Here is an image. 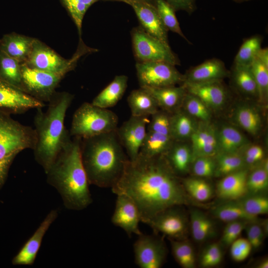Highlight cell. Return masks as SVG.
Masks as SVG:
<instances>
[{
	"label": "cell",
	"mask_w": 268,
	"mask_h": 268,
	"mask_svg": "<svg viewBox=\"0 0 268 268\" xmlns=\"http://www.w3.org/2000/svg\"><path fill=\"white\" fill-rule=\"evenodd\" d=\"M248 191L252 194H260L268 186V170L262 167L258 168L248 175L247 180Z\"/></svg>",
	"instance_id": "f6af8a7d"
},
{
	"label": "cell",
	"mask_w": 268,
	"mask_h": 268,
	"mask_svg": "<svg viewBox=\"0 0 268 268\" xmlns=\"http://www.w3.org/2000/svg\"><path fill=\"white\" fill-rule=\"evenodd\" d=\"M0 79L22 90L21 64L1 51Z\"/></svg>",
	"instance_id": "d6a6232c"
},
{
	"label": "cell",
	"mask_w": 268,
	"mask_h": 268,
	"mask_svg": "<svg viewBox=\"0 0 268 268\" xmlns=\"http://www.w3.org/2000/svg\"><path fill=\"white\" fill-rule=\"evenodd\" d=\"M17 154L12 155L0 160V189L4 184L7 178L9 170Z\"/></svg>",
	"instance_id": "db71d44e"
},
{
	"label": "cell",
	"mask_w": 268,
	"mask_h": 268,
	"mask_svg": "<svg viewBox=\"0 0 268 268\" xmlns=\"http://www.w3.org/2000/svg\"><path fill=\"white\" fill-rule=\"evenodd\" d=\"M256 57L265 65L268 66V49L267 48H261Z\"/></svg>",
	"instance_id": "11a10c76"
},
{
	"label": "cell",
	"mask_w": 268,
	"mask_h": 268,
	"mask_svg": "<svg viewBox=\"0 0 268 268\" xmlns=\"http://www.w3.org/2000/svg\"><path fill=\"white\" fill-rule=\"evenodd\" d=\"M173 255L176 262L184 268L195 266L196 258L194 250L190 243L182 240H170Z\"/></svg>",
	"instance_id": "74e56055"
},
{
	"label": "cell",
	"mask_w": 268,
	"mask_h": 268,
	"mask_svg": "<svg viewBox=\"0 0 268 268\" xmlns=\"http://www.w3.org/2000/svg\"><path fill=\"white\" fill-rule=\"evenodd\" d=\"M128 77L116 75L114 79L93 100L91 103L97 107L108 109L115 106L124 95L127 88Z\"/></svg>",
	"instance_id": "484cf974"
},
{
	"label": "cell",
	"mask_w": 268,
	"mask_h": 268,
	"mask_svg": "<svg viewBox=\"0 0 268 268\" xmlns=\"http://www.w3.org/2000/svg\"><path fill=\"white\" fill-rule=\"evenodd\" d=\"M242 156L246 164L252 165L261 161L264 156L263 148L258 145L248 144L244 149Z\"/></svg>",
	"instance_id": "816d5d0a"
},
{
	"label": "cell",
	"mask_w": 268,
	"mask_h": 268,
	"mask_svg": "<svg viewBox=\"0 0 268 268\" xmlns=\"http://www.w3.org/2000/svg\"><path fill=\"white\" fill-rule=\"evenodd\" d=\"M250 67L257 84L258 100L266 101L268 95V66L256 57Z\"/></svg>",
	"instance_id": "b9f144b4"
},
{
	"label": "cell",
	"mask_w": 268,
	"mask_h": 268,
	"mask_svg": "<svg viewBox=\"0 0 268 268\" xmlns=\"http://www.w3.org/2000/svg\"><path fill=\"white\" fill-rule=\"evenodd\" d=\"M95 51L97 50L85 45L80 38L76 52L71 59L67 60L35 38L31 53L23 64L31 68L61 74L65 76L75 68L78 60L81 56Z\"/></svg>",
	"instance_id": "8992f818"
},
{
	"label": "cell",
	"mask_w": 268,
	"mask_h": 268,
	"mask_svg": "<svg viewBox=\"0 0 268 268\" xmlns=\"http://www.w3.org/2000/svg\"><path fill=\"white\" fill-rule=\"evenodd\" d=\"M131 37L137 62L162 61L174 66L180 64L179 58L172 51L169 43L148 34L140 26L132 29Z\"/></svg>",
	"instance_id": "ba28073f"
},
{
	"label": "cell",
	"mask_w": 268,
	"mask_h": 268,
	"mask_svg": "<svg viewBox=\"0 0 268 268\" xmlns=\"http://www.w3.org/2000/svg\"><path fill=\"white\" fill-rule=\"evenodd\" d=\"M218 153H239L249 144V140L237 128L230 125L216 128Z\"/></svg>",
	"instance_id": "cb8c5ba5"
},
{
	"label": "cell",
	"mask_w": 268,
	"mask_h": 268,
	"mask_svg": "<svg viewBox=\"0 0 268 268\" xmlns=\"http://www.w3.org/2000/svg\"><path fill=\"white\" fill-rule=\"evenodd\" d=\"M174 206L156 214L143 223L154 232L160 233L170 240L184 239L187 231L185 215Z\"/></svg>",
	"instance_id": "8fae6325"
},
{
	"label": "cell",
	"mask_w": 268,
	"mask_h": 268,
	"mask_svg": "<svg viewBox=\"0 0 268 268\" xmlns=\"http://www.w3.org/2000/svg\"><path fill=\"white\" fill-rule=\"evenodd\" d=\"M22 90L36 99L48 102L64 75L30 67L21 64Z\"/></svg>",
	"instance_id": "30bf717a"
},
{
	"label": "cell",
	"mask_w": 268,
	"mask_h": 268,
	"mask_svg": "<svg viewBox=\"0 0 268 268\" xmlns=\"http://www.w3.org/2000/svg\"><path fill=\"white\" fill-rule=\"evenodd\" d=\"M58 215L57 210L53 209L49 212L34 234L13 257V265L32 266L34 263L43 239Z\"/></svg>",
	"instance_id": "2e32d148"
},
{
	"label": "cell",
	"mask_w": 268,
	"mask_h": 268,
	"mask_svg": "<svg viewBox=\"0 0 268 268\" xmlns=\"http://www.w3.org/2000/svg\"><path fill=\"white\" fill-rule=\"evenodd\" d=\"M111 222L122 229L130 237L132 234L140 235L139 228L141 221L140 213L133 200L124 194H118Z\"/></svg>",
	"instance_id": "9a60e30c"
},
{
	"label": "cell",
	"mask_w": 268,
	"mask_h": 268,
	"mask_svg": "<svg viewBox=\"0 0 268 268\" xmlns=\"http://www.w3.org/2000/svg\"><path fill=\"white\" fill-rule=\"evenodd\" d=\"M133 248L135 263L140 268H160L165 262L167 255L165 244L154 236L139 235Z\"/></svg>",
	"instance_id": "7c38bea8"
},
{
	"label": "cell",
	"mask_w": 268,
	"mask_h": 268,
	"mask_svg": "<svg viewBox=\"0 0 268 268\" xmlns=\"http://www.w3.org/2000/svg\"><path fill=\"white\" fill-rule=\"evenodd\" d=\"M239 201L246 211L252 215L258 217L268 212V199L266 196L252 194L250 196H245Z\"/></svg>",
	"instance_id": "7bdbcfd3"
},
{
	"label": "cell",
	"mask_w": 268,
	"mask_h": 268,
	"mask_svg": "<svg viewBox=\"0 0 268 268\" xmlns=\"http://www.w3.org/2000/svg\"><path fill=\"white\" fill-rule=\"evenodd\" d=\"M127 101L131 109V116L148 117L159 110L154 98L141 87L133 90L128 96Z\"/></svg>",
	"instance_id": "4316f807"
},
{
	"label": "cell",
	"mask_w": 268,
	"mask_h": 268,
	"mask_svg": "<svg viewBox=\"0 0 268 268\" xmlns=\"http://www.w3.org/2000/svg\"><path fill=\"white\" fill-rule=\"evenodd\" d=\"M133 8L140 27L148 34L168 43V29L162 22L155 5L144 1L128 3Z\"/></svg>",
	"instance_id": "e0dca14e"
},
{
	"label": "cell",
	"mask_w": 268,
	"mask_h": 268,
	"mask_svg": "<svg viewBox=\"0 0 268 268\" xmlns=\"http://www.w3.org/2000/svg\"><path fill=\"white\" fill-rule=\"evenodd\" d=\"M173 141L169 136L147 130L139 154L146 157L163 155Z\"/></svg>",
	"instance_id": "1f68e13d"
},
{
	"label": "cell",
	"mask_w": 268,
	"mask_h": 268,
	"mask_svg": "<svg viewBox=\"0 0 268 268\" xmlns=\"http://www.w3.org/2000/svg\"><path fill=\"white\" fill-rule=\"evenodd\" d=\"M190 219L192 236L196 241H203L213 234V223L202 212L193 210L191 212Z\"/></svg>",
	"instance_id": "e575fe53"
},
{
	"label": "cell",
	"mask_w": 268,
	"mask_h": 268,
	"mask_svg": "<svg viewBox=\"0 0 268 268\" xmlns=\"http://www.w3.org/2000/svg\"><path fill=\"white\" fill-rule=\"evenodd\" d=\"M112 0V1H123L128 3L129 2L131 1H144L150 4H152L155 5V0Z\"/></svg>",
	"instance_id": "9f6ffc18"
},
{
	"label": "cell",
	"mask_w": 268,
	"mask_h": 268,
	"mask_svg": "<svg viewBox=\"0 0 268 268\" xmlns=\"http://www.w3.org/2000/svg\"><path fill=\"white\" fill-rule=\"evenodd\" d=\"M81 139L73 137L45 173L47 182L59 193L67 209L81 210L92 202L81 156Z\"/></svg>",
	"instance_id": "7a4b0ae2"
},
{
	"label": "cell",
	"mask_w": 268,
	"mask_h": 268,
	"mask_svg": "<svg viewBox=\"0 0 268 268\" xmlns=\"http://www.w3.org/2000/svg\"><path fill=\"white\" fill-rule=\"evenodd\" d=\"M190 139L193 160L198 157H213L218 153L216 128L209 122L198 123Z\"/></svg>",
	"instance_id": "d6986e66"
},
{
	"label": "cell",
	"mask_w": 268,
	"mask_h": 268,
	"mask_svg": "<svg viewBox=\"0 0 268 268\" xmlns=\"http://www.w3.org/2000/svg\"><path fill=\"white\" fill-rule=\"evenodd\" d=\"M163 156L170 168L177 176L186 173L193 161L191 147L184 141L174 140Z\"/></svg>",
	"instance_id": "d4e9b609"
},
{
	"label": "cell",
	"mask_w": 268,
	"mask_h": 268,
	"mask_svg": "<svg viewBox=\"0 0 268 268\" xmlns=\"http://www.w3.org/2000/svg\"><path fill=\"white\" fill-rule=\"evenodd\" d=\"M197 121L181 108L171 114L170 135L172 138L178 141L190 139L198 126Z\"/></svg>",
	"instance_id": "83f0119b"
},
{
	"label": "cell",
	"mask_w": 268,
	"mask_h": 268,
	"mask_svg": "<svg viewBox=\"0 0 268 268\" xmlns=\"http://www.w3.org/2000/svg\"><path fill=\"white\" fill-rule=\"evenodd\" d=\"M230 245L231 257L236 262H241L247 259L252 249L248 240L244 238H238Z\"/></svg>",
	"instance_id": "f907efd6"
},
{
	"label": "cell",
	"mask_w": 268,
	"mask_h": 268,
	"mask_svg": "<svg viewBox=\"0 0 268 268\" xmlns=\"http://www.w3.org/2000/svg\"><path fill=\"white\" fill-rule=\"evenodd\" d=\"M81 156L89 184L112 188L129 159L116 130L81 139Z\"/></svg>",
	"instance_id": "3957f363"
},
{
	"label": "cell",
	"mask_w": 268,
	"mask_h": 268,
	"mask_svg": "<svg viewBox=\"0 0 268 268\" xmlns=\"http://www.w3.org/2000/svg\"><path fill=\"white\" fill-rule=\"evenodd\" d=\"M222 259V252L217 243L209 245L203 251L200 258V264L204 268H210L218 265Z\"/></svg>",
	"instance_id": "7dc6e473"
},
{
	"label": "cell",
	"mask_w": 268,
	"mask_h": 268,
	"mask_svg": "<svg viewBox=\"0 0 268 268\" xmlns=\"http://www.w3.org/2000/svg\"><path fill=\"white\" fill-rule=\"evenodd\" d=\"M182 183L186 192L198 201H206L213 195L210 185L202 179L188 178L184 180Z\"/></svg>",
	"instance_id": "ab89813d"
},
{
	"label": "cell",
	"mask_w": 268,
	"mask_h": 268,
	"mask_svg": "<svg viewBox=\"0 0 268 268\" xmlns=\"http://www.w3.org/2000/svg\"><path fill=\"white\" fill-rule=\"evenodd\" d=\"M36 142L34 129L13 119L0 111V160L21 151L33 150Z\"/></svg>",
	"instance_id": "52a82bcc"
},
{
	"label": "cell",
	"mask_w": 268,
	"mask_h": 268,
	"mask_svg": "<svg viewBox=\"0 0 268 268\" xmlns=\"http://www.w3.org/2000/svg\"><path fill=\"white\" fill-rule=\"evenodd\" d=\"M212 157L201 156L193 159V171L199 177H209L215 175V160Z\"/></svg>",
	"instance_id": "bcb514c9"
},
{
	"label": "cell",
	"mask_w": 268,
	"mask_h": 268,
	"mask_svg": "<svg viewBox=\"0 0 268 268\" xmlns=\"http://www.w3.org/2000/svg\"><path fill=\"white\" fill-rule=\"evenodd\" d=\"M235 123L242 129L252 135L260 132L262 126L260 113L254 107L247 104H240L234 113Z\"/></svg>",
	"instance_id": "f1b7e54d"
},
{
	"label": "cell",
	"mask_w": 268,
	"mask_h": 268,
	"mask_svg": "<svg viewBox=\"0 0 268 268\" xmlns=\"http://www.w3.org/2000/svg\"><path fill=\"white\" fill-rule=\"evenodd\" d=\"M68 10L81 38L82 21L88 9L95 2L101 0H62Z\"/></svg>",
	"instance_id": "60d3db41"
},
{
	"label": "cell",
	"mask_w": 268,
	"mask_h": 268,
	"mask_svg": "<svg viewBox=\"0 0 268 268\" xmlns=\"http://www.w3.org/2000/svg\"><path fill=\"white\" fill-rule=\"evenodd\" d=\"M229 75L230 73L222 61L217 59H212L188 70L184 74L183 84L220 81Z\"/></svg>",
	"instance_id": "ffe728a7"
},
{
	"label": "cell",
	"mask_w": 268,
	"mask_h": 268,
	"mask_svg": "<svg viewBox=\"0 0 268 268\" xmlns=\"http://www.w3.org/2000/svg\"><path fill=\"white\" fill-rule=\"evenodd\" d=\"M73 98L68 92H56L46 112L41 108L36 109L34 119L36 142L33 150L35 160L45 173L71 139L65 119Z\"/></svg>",
	"instance_id": "277c9868"
},
{
	"label": "cell",
	"mask_w": 268,
	"mask_h": 268,
	"mask_svg": "<svg viewBox=\"0 0 268 268\" xmlns=\"http://www.w3.org/2000/svg\"><path fill=\"white\" fill-rule=\"evenodd\" d=\"M35 39L14 32L5 34L0 39V51L24 64L31 53Z\"/></svg>",
	"instance_id": "7402d4cb"
},
{
	"label": "cell",
	"mask_w": 268,
	"mask_h": 268,
	"mask_svg": "<svg viewBox=\"0 0 268 268\" xmlns=\"http://www.w3.org/2000/svg\"><path fill=\"white\" fill-rule=\"evenodd\" d=\"M135 68L138 83L142 87H163L182 85L184 74L170 63L155 61L136 62Z\"/></svg>",
	"instance_id": "9c48e42d"
},
{
	"label": "cell",
	"mask_w": 268,
	"mask_h": 268,
	"mask_svg": "<svg viewBox=\"0 0 268 268\" xmlns=\"http://www.w3.org/2000/svg\"><path fill=\"white\" fill-rule=\"evenodd\" d=\"M111 190L116 195L124 194L133 200L143 223L165 209L189 202L182 182L163 155L138 154L135 160L129 159Z\"/></svg>",
	"instance_id": "6da1fadb"
},
{
	"label": "cell",
	"mask_w": 268,
	"mask_h": 268,
	"mask_svg": "<svg viewBox=\"0 0 268 268\" xmlns=\"http://www.w3.org/2000/svg\"><path fill=\"white\" fill-rule=\"evenodd\" d=\"M233 86L241 94L258 99V91L250 67L233 66L231 73Z\"/></svg>",
	"instance_id": "f546056e"
},
{
	"label": "cell",
	"mask_w": 268,
	"mask_h": 268,
	"mask_svg": "<svg viewBox=\"0 0 268 268\" xmlns=\"http://www.w3.org/2000/svg\"><path fill=\"white\" fill-rule=\"evenodd\" d=\"M197 0H166L176 11L183 10L189 14L196 9Z\"/></svg>",
	"instance_id": "f5cc1de1"
},
{
	"label": "cell",
	"mask_w": 268,
	"mask_h": 268,
	"mask_svg": "<svg viewBox=\"0 0 268 268\" xmlns=\"http://www.w3.org/2000/svg\"><path fill=\"white\" fill-rule=\"evenodd\" d=\"M262 38L256 35L246 39L241 46L234 60V66L250 67L262 48Z\"/></svg>",
	"instance_id": "836d02e7"
},
{
	"label": "cell",
	"mask_w": 268,
	"mask_h": 268,
	"mask_svg": "<svg viewBox=\"0 0 268 268\" xmlns=\"http://www.w3.org/2000/svg\"><path fill=\"white\" fill-rule=\"evenodd\" d=\"M181 108L200 122H210L211 118L210 109L199 98L189 93L186 92Z\"/></svg>",
	"instance_id": "8d00e7d4"
},
{
	"label": "cell",
	"mask_w": 268,
	"mask_h": 268,
	"mask_svg": "<svg viewBox=\"0 0 268 268\" xmlns=\"http://www.w3.org/2000/svg\"><path fill=\"white\" fill-rule=\"evenodd\" d=\"M171 113L165 111L158 110L151 115L152 118L148 124L147 130L171 137Z\"/></svg>",
	"instance_id": "ee69618b"
},
{
	"label": "cell",
	"mask_w": 268,
	"mask_h": 268,
	"mask_svg": "<svg viewBox=\"0 0 268 268\" xmlns=\"http://www.w3.org/2000/svg\"><path fill=\"white\" fill-rule=\"evenodd\" d=\"M119 119L113 112L85 102L73 114L69 134L87 138L117 130Z\"/></svg>",
	"instance_id": "5b68a950"
},
{
	"label": "cell",
	"mask_w": 268,
	"mask_h": 268,
	"mask_svg": "<svg viewBox=\"0 0 268 268\" xmlns=\"http://www.w3.org/2000/svg\"><path fill=\"white\" fill-rule=\"evenodd\" d=\"M212 214L217 218L226 222L236 220L251 222L258 219V217L246 211L239 200L228 201L218 205L213 209Z\"/></svg>",
	"instance_id": "4dcf8cb0"
},
{
	"label": "cell",
	"mask_w": 268,
	"mask_h": 268,
	"mask_svg": "<svg viewBox=\"0 0 268 268\" xmlns=\"http://www.w3.org/2000/svg\"><path fill=\"white\" fill-rule=\"evenodd\" d=\"M222 80L200 83L183 84L186 91L203 102L211 111L221 108L228 98V90Z\"/></svg>",
	"instance_id": "ac0fdd59"
},
{
	"label": "cell",
	"mask_w": 268,
	"mask_h": 268,
	"mask_svg": "<svg viewBox=\"0 0 268 268\" xmlns=\"http://www.w3.org/2000/svg\"><path fill=\"white\" fill-rule=\"evenodd\" d=\"M154 98L159 108L172 114L181 108L187 92L183 85L163 87H143Z\"/></svg>",
	"instance_id": "603a6c76"
},
{
	"label": "cell",
	"mask_w": 268,
	"mask_h": 268,
	"mask_svg": "<svg viewBox=\"0 0 268 268\" xmlns=\"http://www.w3.org/2000/svg\"><path fill=\"white\" fill-rule=\"evenodd\" d=\"M235 1H237V2H243V1H248V0H233Z\"/></svg>",
	"instance_id": "680465c9"
},
{
	"label": "cell",
	"mask_w": 268,
	"mask_h": 268,
	"mask_svg": "<svg viewBox=\"0 0 268 268\" xmlns=\"http://www.w3.org/2000/svg\"><path fill=\"white\" fill-rule=\"evenodd\" d=\"M248 171L243 169L223 176L217 183V194L226 201L238 200L246 195L248 191Z\"/></svg>",
	"instance_id": "44dd1931"
},
{
	"label": "cell",
	"mask_w": 268,
	"mask_h": 268,
	"mask_svg": "<svg viewBox=\"0 0 268 268\" xmlns=\"http://www.w3.org/2000/svg\"><path fill=\"white\" fill-rule=\"evenodd\" d=\"M246 231L247 240L252 248L258 249L263 244L265 238V231L262 226L256 221L248 222L244 229Z\"/></svg>",
	"instance_id": "681fc988"
},
{
	"label": "cell",
	"mask_w": 268,
	"mask_h": 268,
	"mask_svg": "<svg viewBox=\"0 0 268 268\" xmlns=\"http://www.w3.org/2000/svg\"><path fill=\"white\" fill-rule=\"evenodd\" d=\"M215 175L224 176L244 169L246 164L239 153H218L215 156Z\"/></svg>",
	"instance_id": "d590c367"
},
{
	"label": "cell",
	"mask_w": 268,
	"mask_h": 268,
	"mask_svg": "<svg viewBox=\"0 0 268 268\" xmlns=\"http://www.w3.org/2000/svg\"><path fill=\"white\" fill-rule=\"evenodd\" d=\"M155 6L165 26L189 42L183 33L175 14V10L166 0H155Z\"/></svg>",
	"instance_id": "f35d334b"
},
{
	"label": "cell",
	"mask_w": 268,
	"mask_h": 268,
	"mask_svg": "<svg viewBox=\"0 0 268 268\" xmlns=\"http://www.w3.org/2000/svg\"><path fill=\"white\" fill-rule=\"evenodd\" d=\"M147 118L131 116L116 130L120 141L130 160H135L139 154L146 134V127L149 122Z\"/></svg>",
	"instance_id": "4fadbf2b"
},
{
	"label": "cell",
	"mask_w": 268,
	"mask_h": 268,
	"mask_svg": "<svg viewBox=\"0 0 268 268\" xmlns=\"http://www.w3.org/2000/svg\"><path fill=\"white\" fill-rule=\"evenodd\" d=\"M259 268H268V260H264L261 262L258 267Z\"/></svg>",
	"instance_id": "6f0895ef"
},
{
	"label": "cell",
	"mask_w": 268,
	"mask_h": 268,
	"mask_svg": "<svg viewBox=\"0 0 268 268\" xmlns=\"http://www.w3.org/2000/svg\"><path fill=\"white\" fill-rule=\"evenodd\" d=\"M45 106L44 102L0 79V111L9 115L21 114Z\"/></svg>",
	"instance_id": "5bb4252c"
},
{
	"label": "cell",
	"mask_w": 268,
	"mask_h": 268,
	"mask_svg": "<svg viewBox=\"0 0 268 268\" xmlns=\"http://www.w3.org/2000/svg\"><path fill=\"white\" fill-rule=\"evenodd\" d=\"M248 222H249L243 220H236L227 222L222 233L221 238L222 243L225 246L230 245L235 240L238 238Z\"/></svg>",
	"instance_id": "c3c4849f"
}]
</instances>
